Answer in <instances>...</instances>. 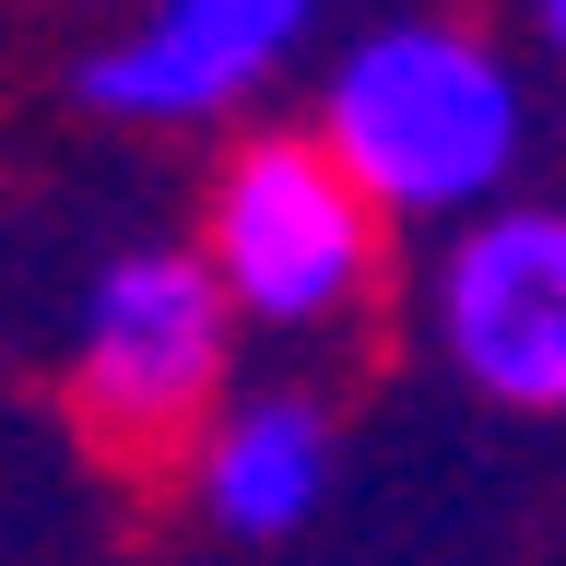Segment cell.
Returning <instances> with one entry per match:
<instances>
[{
	"label": "cell",
	"mask_w": 566,
	"mask_h": 566,
	"mask_svg": "<svg viewBox=\"0 0 566 566\" xmlns=\"http://www.w3.org/2000/svg\"><path fill=\"white\" fill-rule=\"evenodd\" d=\"M189 484H201L212 531L283 543L331 495V413H318L307 389H224L201 413V437H189Z\"/></svg>",
	"instance_id": "cell-6"
},
{
	"label": "cell",
	"mask_w": 566,
	"mask_h": 566,
	"mask_svg": "<svg viewBox=\"0 0 566 566\" xmlns=\"http://www.w3.org/2000/svg\"><path fill=\"white\" fill-rule=\"evenodd\" d=\"M318 0H142L118 35L83 48L71 95L130 130H212L248 95H272L307 48Z\"/></svg>",
	"instance_id": "cell-5"
},
{
	"label": "cell",
	"mask_w": 566,
	"mask_h": 566,
	"mask_svg": "<svg viewBox=\"0 0 566 566\" xmlns=\"http://www.w3.org/2000/svg\"><path fill=\"white\" fill-rule=\"evenodd\" d=\"M424 331L495 413H566V201H484L437 237Z\"/></svg>",
	"instance_id": "cell-4"
},
{
	"label": "cell",
	"mask_w": 566,
	"mask_h": 566,
	"mask_svg": "<svg viewBox=\"0 0 566 566\" xmlns=\"http://www.w3.org/2000/svg\"><path fill=\"white\" fill-rule=\"evenodd\" d=\"M201 272L224 283L237 331H343L378 295V212L307 130H248L212 177Z\"/></svg>",
	"instance_id": "cell-2"
},
{
	"label": "cell",
	"mask_w": 566,
	"mask_h": 566,
	"mask_svg": "<svg viewBox=\"0 0 566 566\" xmlns=\"http://www.w3.org/2000/svg\"><path fill=\"white\" fill-rule=\"evenodd\" d=\"M307 142L354 177V201L378 224H437L507 201L531 154V83L484 24L460 12H389L331 60Z\"/></svg>",
	"instance_id": "cell-1"
},
{
	"label": "cell",
	"mask_w": 566,
	"mask_h": 566,
	"mask_svg": "<svg viewBox=\"0 0 566 566\" xmlns=\"http://www.w3.org/2000/svg\"><path fill=\"white\" fill-rule=\"evenodd\" d=\"M71 413L118 449H177L237 378V307L201 272V248H118L71 295Z\"/></svg>",
	"instance_id": "cell-3"
},
{
	"label": "cell",
	"mask_w": 566,
	"mask_h": 566,
	"mask_svg": "<svg viewBox=\"0 0 566 566\" xmlns=\"http://www.w3.org/2000/svg\"><path fill=\"white\" fill-rule=\"evenodd\" d=\"M531 24H543V48L566 60V0H531Z\"/></svg>",
	"instance_id": "cell-7"
}]
</instances>
